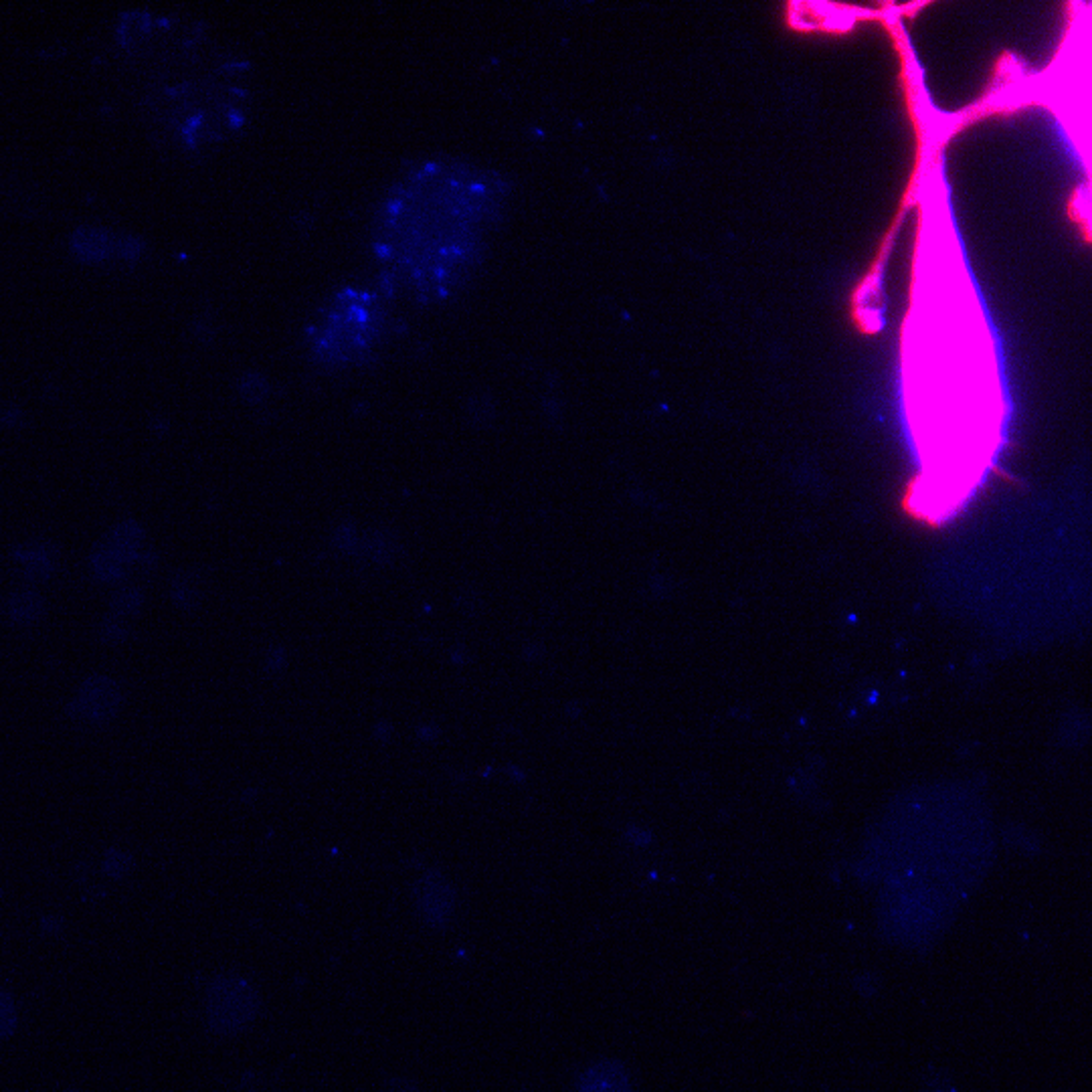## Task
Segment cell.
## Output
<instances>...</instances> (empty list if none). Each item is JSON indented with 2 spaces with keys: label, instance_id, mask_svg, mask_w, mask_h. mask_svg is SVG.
Returning a JSON list of instances; mask_svg holds the SVG:
<instances>
[{
  "label": "cell",
  "instance_id": "obj_1",
  "mask_svg": "<svg viewBox=\"0 0 1092 1092\" xmlns=\"http://www.w3.org/2000/svg\"><path fill=\"white\" fill-rule=\"evenodd\" d=\"M512 187L482 164L431 156L411 164L382 195L371 253L388 296L437 306L459 296L484 266Z\"/></svg>",
  "mask_w": 1092,
  "mask_h": 1092
},
{
  "label": "cell",
  "instance_id": "obj_2",
  "mask_svg": "<svg viewBox=\"0 0 1092 1092\" xmlns=\"http://www.w3.org/2000/svg\"><path fill=\"white\" fill-rule=\"evenodd\" d=\"M882 882L880 919L892 939L925 943L939 934L987 870L992 836L969 825L887 827L868 842Z\"/></svg>",
  "mask_w": 1092,
  "mask_h": 1092
},
{
  "label": "cell",
  "instance_id": "obj_3",
  "mask_svg": "<svg viewBox=\"0 0 1092 1092\" xmlns=\"http://www.w3.org/2000/svg\"><path fill=\"white\" fill-rule=\"evenodd\" d=\"M391 330V296L381 285H346L318 309L308 330V345L318 362L330 367L362 362Z\"/></svg>",
  "mask_w": 1092,
  "mask_h": 1092
},
{
  "label": "cell",
  "instance_id": "obj_4",
  "mask_svg": "<svg viewBox=\"0 0 1092 1092\" xmlns=\"http://www.w3.org/2000/svg\"><path fill=\"white\" fill-rule=\"evenodd\" d=\"M259 998L255 987L239 975H221L206 998V1016L221 1034L239 1032L257 1013Z\"/></svg>",
  "mask_w": 1092,
  "mask_h": 1092
},
{
  "label": "cell",
  "instance_id": "obj_5",
  "mask_svg": "<svg viewBox=\"0 0 1092 1092\" xmlns=\"http://www.w3.org/2000/svg\"><path fill=\"white\" fill-rule=\"evenodd\" d=\"M73 251L88 264H101L110 262L114 257L138 255V243L132 239H122L108 229L86 227L73 236Z\"/></svg>",
  "mask_w": 1092,
  "mask_h": 1092
},
{
  "label": "cell",
  "instance_id": "obj_6",
  "mask_svg": "<svg viewBox=\"0 0 1092 1092\" xmlns=\"http://www.w3.org/2000/svg\"><path fill=\"white\" fill-rule=\"evenodd\" d=\"M419 908L425 919L433 925L448 921L454 908V892L450 884L439 874H429L419 882Z\"/></svg>",
  "mask_w": 1092,
  "mask_h": 1092
},
{
  "label": "cell",
  "instance_id": "obj_7",
  "mask_svg": "<svg viewBox=\"0 0 1092 1092\" xmlns=\"http://www.w3.org/2000/svg\"><path fill=\"white\" fill-rule=\"evenodd\" d=\"M579 1092H630V1074L619 1062H597L581 1074Z\"/></svg>",
  "mask_w": 1092,
  "mask_h": 1092
},
{
  "label": "cell",
  "instance_id": "obj_8",
  "mask_svg": "<svg viewBox=\"0 0 1092 1092\" xmlns=\"http://www.w3.org/2000/svg\"><path fill=\"white\" fill-rule=\"evenodd\" d=\"M118 688L110 680H91L82 692V709L91 720H108L118 709Z\"/></svg>",
  "mask_w": 1092,
  "mask_h": 1092
},
{
  "label": "cell",
  "instance_id": "obj_9",
  "mask_svg": "<svg viewBox=\"0 0 1092 1092\" xmlns=\"http://www.w3.org/2000/svg\"><path fill=\"white\" fill-rule=\"evenodd\" d=\"M15 1026H17L15 1001L5 990H0V1039H5L7 1036H11Z\"/></svg>",
  "mask_w": 1092,
  "mask_h": 1092
}]
</instances>
